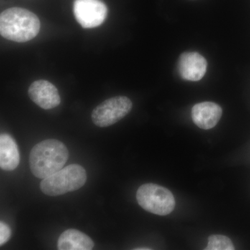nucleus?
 <instances>
[{
	"instance_id": "1",
	"label": "nucleus",
	"mask_w": 250,
	"mask_h": 250,
	"mask_svg": "<svg viewBox=\"0 0 250 250\" xmlns=\"http://www.w3.org/2000/svg\"><path fill=\"white\" fill-rule=\"evenodd\" d=\"M69 159L66 146L55 139H47L36 144L29 154L31 172L39 179H45L60 170Z\"/></svg>"
},
{
	"instance_id": "2",
	"label": "nucleus",
	"mask_w": 250,
	"mask_h": 250,
	"mask_svg": "<svg viewBox=\"0 0 250 250\" xmlns=\"http://www.w3.org/2000/svg\"><path fill=\"white\" fill-rule=\"evenodd\" d=\"M40 29V20L29 10L10 8L0 15V34L7 40L27 42L34 39Z\"/></svg>"
},
{
	"instance_id": "3",
	"label": "nucleus",
	"mask_w": 250,
	"mask_h": 250,
	"mask_svg": "<svg viewBox=\"0 0 250 250\" xmlns=\"http://www.w3.org/2000/svg\"><path fill=\"white\" fill-rule=\"evenodd\" d=\"M85 169L78 164H71L41 181V191L49 196H59L81 188L85 184Z\"/></svg>"
},
{
	"instance_id": "4",
	"label": "nucleus",
	"mask_w": 250,
	"mask_h": 250,
	"mask_svg": "<svg viewBox=\"0 0 250 250\" xmlns=\"http://www.w3.org/2000/svg\"><path fill=\"white\" fill-rule=\"evenodd\" d=\"M136 200L143 209L155 215L170 214L175 207L173 194L166 188L155 184L141 186L136 192Z\"/></svg>"
},
{
	"instance_id": "5",
	"label": "nucleus",
	"mask_w": 250,
	"mask_h": 250,
	"mask_svg": "<svg viewBox=\"0 0 250 250\" xmlns=\"http://www.w3.org/2000/svg\"><path fill=\"white\" fill-rule=\"evenodd\" d=\"M131 108L132 103L129 98L113 97L105 100L93 110L92 121L99 127L111 126L125 118Z\"/></svg>"
},
{
	"instance_id": "6",
	"label": "nucleus",
	"mask_w": 250,
	"mask_h": 250,
	"mask_svg": "<svg viewBox=\"0 0 250 250\" xmlns=\"http://www.w3.org/2000/svg\"><path fill=\"white\" fill-rule=\"evenodd\" d=\"M74 15L79 24L84 29L101 25L108 14V8L102 0H75Z\"/></svg>"
},
{
	"instance_id": "7",
	"label": "nucleus",
	"mask_w": 250,
	"mask_h": 250,
	"mask_svg": "<svg viewBox=\"0 0 250 250\" xmlns=\"http://www.w3.org/2000/svg\"><path fill=\"white\" fill-rule=\"evenodd\" d=\"M179 75L184 80L197 82L205 77L207 62L201 54L195 52H184L178 61Z\"/></svg>"
},
{
	"instance_id": "8",
	"label": "nucleus",
	"mask_w": 250,
	"mask_h": 250,
	"mask_svg": "<svg viewBox=\"0 0 250 250\" xmlns=\"http://www.w3.org/2000/svg\"><path fill=\"white\" fill-rule=\"evenodd\" d=\"M28 92L31 100L43 109H52L60 104L58 90L48 81L41 80L33 82Z\"/></svg>"
},
{
	"instance_id": "9",
	"label": "nucleus",
	"mask_w": 250,
	"mask_h": 250,
	"mask_svg": "<svg viewBox=\"0 0 250 250\" xmlns=\"http://www.w3.org/2000/svg\"><path fill=\"white\" fill-rule=\"evenodd\" d=\"M223 114V109L218 104L204 102L195 104L192 108L194 123L200 129L208 130L218 124Z\"/></svg>"
},
{
	"instance_id": "10",
	"label": "nucleus",
	"mask_w": 250,
	"mask_h": 250,
	"mask_svg": "<svg viewBox=\"0 0 250 250\" xmlns=\"http://www.w3.org/2000/svg\"><path fill=\"white\" fill-rule=\"evenodd\" d=\"M20 152L14 138L8 134L0 136V167L6 171L14 170L20 164Z\"/></svg>"
},
{
	"instance_id": "11",
	"label": "nucleus",
	"mask_w": 250,
	"mask_h": 250,
	"mask_svg": "<svg viewBox=\"0 0 250 250\" xmlns=\"http://www.w3.org/2000/svg\"><path fill=\"white\" fill-rule=\"evenodd\" d=\"M93 247V241L89 236L75 229L63 231L57 243L59 250H91Z\"/></svg>"
},
{
	"instance_id": "12",
	"label": "nucleus",
	"mask_w": 250,
	"mask_h": 250,
	"mask_svg": "<svg viewBox=\"0 0 250 250\" xmlns=\"http://www.w3.org/2000/svg\"><path fill=\"white\" fill-rule=\"evenodd\" d=\"M206 250H233L234 246L228 236L223 235H213L208 238V243Z\"/></svg>"
},
{
	"instance_id": "13",
	"label": "nucleus",
	"mask_w": 250,
	"mask_h": 250,
	"mask_svg": "<svg viewBox=\"0 0 250 250\" xmlns=\"http://www.w3.org/2000/svg\"><path fill=\"white\" fill-rule=\"evenodd\" d=\"M11 236V230L9 225L3 221L0 223V246H2Z\"/></svg>"
},
{
	"instance_id": "14",
	"label": "nucleus",
	"mask_w": 250,
	"mask_h": 250,
	"mask_svg": "<svg viewBox=\"0 0 250 250\" xmlns=\"http://www.w3.org/2000/svg\"><path fill=\"white\" fill-rule=\"evenodd\" d=\"M136 250H149L151 249H149V248H136V249H135Z\"/></svg>"
}]
</instances>
